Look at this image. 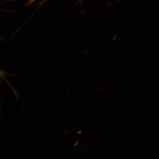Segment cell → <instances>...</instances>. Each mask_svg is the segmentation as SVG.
<instances>
[{
	"label": "cell",
	"mask_w": 159,
	"mask_h": 159,
	"mask_svg": "<svg viewBox=\"0 0 159 159\" xmlns=\"http://www.w3.org/2000/svg\"><path fill=\"white\" fill-rule=\"evenodd\" d=\"M36 1V0H30L29 3H28V5H31V4L33 3V2H34L35 1Z\"/></svg>",
	"instance_id": "1"
},
{
	"label": "cell",
	"mask_w": 159,
	"mask_h": 159,
	"mask_svg": "<svg viewBox=\"0 0 159 159\" xmlns=\"http://www.w3.org/2000/svg\"><path fill=\"white\" fill-rule=\"evenodd\" d=\"M45 1H47V0H45Z\"/></svg>",
	"instance_id": "2"
}]
</instances>
